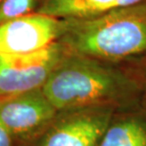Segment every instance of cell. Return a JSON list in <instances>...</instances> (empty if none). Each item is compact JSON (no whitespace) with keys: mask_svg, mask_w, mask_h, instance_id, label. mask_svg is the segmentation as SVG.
I'll use <instances>...</instances> for the list:
<instances>
[{"mask_svg":"<svg viewBox=\"0 0 146 146\" xmlns=\"http://www.w3.org/2000/svg\"><path fill=\"white\" fill-rule=\"evenodd\" d=\"M14 141L11 134L0 123V146H13Z\"/></svg>","mask_w":146,"mask_h":146,"instance_id":"11","label":"cell"},{"mask_svg":"<svg viewBox=\"0 0 146 146\" xmlns=\"http://www.w3.org/2000/svg\"><path fill=\"white\" fill-rule=\"evenodd\" d=\"M98 146H146V106L116 110Z\"/></svg>","mask_w":146,"mask_h":146,"instance_id":"7","label":"cell"},{"mask_svg":"<svg viewBox=\"0 0 146 146\" xmlns=\"http://www.w3.org/2000/svg\"><path fill=\"white\" fill-rule=\"evenodd\" d=\"M145 59H146V58H145Z\"/></svg>","mask_w":146,"mask_h":146,"instance_id":"13","label":"cell"},{"mask_svg":"<svg viewBox=\"0 0 146 146\" xmlns=\"http://www.w3.org/2000/svg\"><path fill=\"white\" fill-rule=\"evenodd\" d=\"M64 31L63 19L38 13L0 25V55L25 54L57 42Z\"/></svg>","mask_w":146,"mask_h":146,"instance_id":"6","label":"cell"},{"mask_svg":"<svg viewBox=\"0 0 146 146\" xmlns=\"http://www.w3.org/2000/svg\"><path fill=\"white\" fill-rule=\"evenodd\" d=\"M57 110L86 106L126 109L142 104L133 66L66 51L42 87Z\"/></svg>","mask_w":146,"mask_h":146,"instance_id":"1","label":"cell"},{"mask_svg":"<svg viewBox=\"0 0 146 146\" xmlns=\"http://www.w3.org/2000/svg\"><path fill=\"white\" fill-rule=\"evenodd\" d=\"M115 111L109 106L58 110L36 137L17 146H98Z\"/></svg>","mask_w":146,"mask_h":146,"instance_id":"3","label":"cell"},{"mask_svg":"<svg viewBox=\"0 0 146 146\" xmlns=\"http://www.w3.org/2000/svg\"><path fill=\"white\" fill-rule=\"evenodd\" d=\"M130 64L133 66L141 83L142 90V104L146 106V59H141Z\"/></svg>","mask_w":146,"mask_h":146,"instance_id":"10","label":"cell"},{"mask_svg":"<svg viewBox=\"0 0 146 146\" xmlns=\"http://www.w3.org/2000/svg\"><path fill=\"white\" fill-rule=\"evenodd\" d=\"M146 0H40L36 13L59 19L91 18Z\"/></svg>","mask_w":146,"mask_h":146,"instance_id":"8","label":"cell"},{"mask_svg":"<svg viewBox=\"0 0 146 146\" xmlns=\"http://www.w3.org/2000/svg\"><path fill=\"white\" fill-rule=\"evenodd\" d=\"M1 1H2V0H0V2H1Z\"/></svg>","mask_w":146,"mask_h":146,"instance_id":"12","label":"cell"},{"mask_svg":"<svg viewBox=\"0 0 146 146\" xmlns=\"http://www.w3.org/2000/svg\"><path fill=\"white\" fill-rule=\"evenodd\" d=\"M40 0H2L0 2V25L33 13Z\"/></svg>","mask_w":146,"mask_h":146,"instance_id":"9","label":"cell"},{"mask_svg":"<svg viewBox=\"0 0 146 146\" xmlns=\"http://www.w3.org/2000/svg\"><path fill=\"white\" fill-rule=\"evenodd\" d=\"M57 111L42 88L0 97V123L17 145L36 137Z\"/></svg>","mask_w":146,"mask_h":146,"instance_id":"5","label":"cell"},{"mask_svg":"<svg viewBox=\"0 0 146 146\" xmlns=\"http://www.w3.org/2000/svg\"><path fill=\"white\" fill-rule=\"evenodd\" d=\"M68 52L116 64L146 58V1L84 19H63Z\"/></svg>","mask_w":146,"mask_h":146,"instance_id":"2","label":"cell"},{"mask_svg":"<svg viewBox=\"0 0 146 146\" xmlns=\"http://www.w3.org/2000/svg\"><path fill=\"white\" fill-rule=\"evenodd\" d=\"M66 51L57 41L31 53L0 55V97L42 88Z\"/></svg>","mask_w":146,"mask_h":146,"instance_id":"4","label":"cell"}]
</instances>
